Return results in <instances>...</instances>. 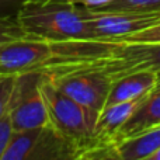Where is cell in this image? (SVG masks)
Returning a JSON list of instances; mask_svg holds the SVG:
<instances>
[{
	"label": "cell",
	"mask_w": 160,
	"mask_h": 160,
	"mask_svg": "<svg viewBox=\"0 0 160 160\" xmlns=\"http://www.w3.org/2000/svg\"><path fill=\"white\" fill-rule=\"evenodd\" d=\"M16 17L24 31L42 39H98L83 6L73 0H22Z\"/></svg>",
	"instance_id": "cell-1"
},
{
	"label": "cell",
	"mask_w": 160,
	"mask_h": 160,
	"mask_svg": "<svg viewBox=\"0 0 160 160\" xmlns=\"http://www.w3.org/2000/svg\"><path fill=\"white\" fill-rule=\"evenodd\" d=\"M41 88L47 101L51 124L62 133L82 146L83 156L98 145L96 141V125L100 112L87 108L61 90L52 80L42 76Z\"/></svg>",
	"instance_id": "cell-2"
},
{
	"label": "cell",
	"mask_w": 160,
	"mask_h": 160,
	"mask_svg": "<svg viewBox=\"0 0 160 160\" xmlns=\"http://www.w3.org/2000/svg\"><path fill=\"white\" fill-rule=\"evenodd\" d=\"M83 149L52 124L14 131L2 160H82Z\"/></svg>",
	"instance_id": "cell-3"
},
{
	"label": "cell",
	"mask_w": 160,
	"mask_h": 160,
	"mask_svg": "<svg viewBox=\"0 0 160 160\" xmlns=\"http://www.w3.org/2000/svg\"><path fill=\"white\" fill-rule=\"evenodd\" d=\"M42 75L25 72L16 75L8 101L14 131H25L51 124L47 101L41 88Z\"/></svg>",
	"instance_id": "cell-4"
},
{
	"label": "cell",
	"mask_w": 160,
	"mask_h": 160,
	"mask_svg": "<svg viewBox=\"0 0 160 160\" xmlns=\"http://www.w3.org/2000/svg\"><path fill=\"white\" fill-rule=\"evenodd\" d=\"M84 11L94 37L114 42L145 30L160 20V11L102 10L88 7H84Z\"/></svg>",
	"instance_id": "cell-5"
},
{
	"label": "cell",
	"mask_w": 160,
	"mask_h": 160,
	"mask_svg": "<svg viewBox=\"0 0 160 160\" xmlns=\"http://www.w3.org/2000/svg\"><path fill=\"white\" fill-rule=\"evenodd\" d=\"M49 80L80 104L101 112L107 104L114 76L107 69H91Z\"/></svg>",
	"instance_id": "cell-6"
},
{
	"label": "cell",
	"mask_w": 160,
	"mask_h": 160,
	"mask_svg": "<svg viewBox=\"0 0 160 160\" xmlns=\"http://www.w3.org/2000/svg\"><path fill=\"white\" fill-rule=\"evenodd\" d=\"M107 70L114 80L136 70H155L160 75L159 44H122L117 42Z\"/></svg>",
	"instance_id": "cell-7"
},
{
	"label": "cell",
	"mask_w": 160,
	"mask_h": 160,
	"mask_svg": "<svg viewBox=\"0 0 160 160\" xmlns=\"http://www.w3.org/2000/svg\"><path fill=\"white\" fill-rule=\"evenodd\" d=\"M146 96L141 97V98L129 100V101L105 105L97 119L96 141L102 145H118L119 131L132 117V114L141 105V102L143 101Z\"/></svg>",
	"instance_id": "cell-8"
},
{
	"label": "cell",
	"mask_w": 160,
	"mask_h": 160,
	"mask_svg": "<svg viewBox=\"0 0 160 160\" xmlns=\"http://www.w3.org/2000/svg\"><path fill=\"white\" fill-rule=\"evenodd\" d=\"M159 84V73L155 70H136L117 78L111 84L107 104L129 101L149 94Z\"/></svg>",
	"instance_id": "cell-9"
},
{
	"label": "cell",
	"mask_w": 160,
	"mask_h": 160,
	"mask_svg": "<svg viewBox=\"0 0 160 160\" xmlns=\"http://www.w3.org/2000/svg\"><path fill=\"white\" fill-rule=\"evenodd\" d=\"M156 125H160V75L158 87L145 97L141 105L119 131L118 142L129 136L138 135Z\"/></svg>",
	"instance_id": "cell-10"
},
{
	"label": "cell",
	"mask_w": 160,
	"mask_h": 160,
	"mask_svg": "<svg viewBox=\"0 0 160 160\" xmlns=\"http://www.w3.org/2000/svg\"><path fill=\"white\" fill-rule=\"evenodd\" d=\"M119 160H149L160 149V125L118 142Z\"/></svg>",
	"instance_id": "cell-11"
},
{
	"label": "cell",
	"mask_w": 160,
	"mask_h": 160,
	"mask_svg": "<svg viewBox=\"0 0 160 160\" xmlns=\"http://www.w3.org/2000/svg\"><path fill=\"white\" fill-rule=\"evenodd\" d=\"M28 37L16 16H0V45Z\"/></svg>",
	"instance_id": "cell-12"
},
{
	"label": "cell",
	"mask_w": 160,
	"mask_h": 160,
	"mask_svg": "<svg viewBox=\"0 0 160 160\" xmlns=\"http://www.w3.org/2000/svg\"><path fill=\"white\" fill-rule=\"evenodd\" d=\"M102 10H129V11H160V0H115L101 7Z\"/></svg>",
	"instance_id": "cell-13"
},
{
	"label": "cell",
	"mask_w": 160,
	"mask_h": 160,
	"mask_svg": "<svg viewBox=\"0 0 160 160\" xmlns=\"http://www.w3.org/2000/svg\"><path fill=\"white\" fill-rule=\"evenodd\" d=\"M117 42L122 44H159L160 42V20L153 25L145 28L142 31L128 35Z\"/></svg>",
	"instance_id": "cell-14"
},
{
	"label": "cell",
	"mask_w": 160,
	"mask_h": 160,
	"mask_svg": "<svg viewBox=\"0 0 160 160\" xmlns=\"http://www.w3.org/2000/svg\"><path fill=\"white\" fill-rule=\"evenodd\" d=\"M13 133H14V128L7 107V110L0 115V160L3 159V155H4L6 149H7L8 143H10L11 138H13Z\"/></svg>",
	"instance_id": "cell-15"
},
{
	"label": "cell",
	"mask_w": 160,
	"mask_h": 160,
	"mask_svg": "<svg viewBox=\"0 0 160 160\" xmlns=\"http://www.w3.org/2000/svg\"><path fill=\"white\" fill-rule=\"evenodd\" d=\"M16 75L13 73H3L0 72V115L7 110L10 96L13 91Z\"/></svg>",
	"instance_id": "cell-16"
},
{
	"label": "cell",
	"mask_w": 160,
	"mask_h": 160,
	"mask_svg": "<svg viewBox=\"0 0 160 160\" xmlns=\"http://www.w3.org/2000/svg\"><path fill=\"white\" fill-rule=\"evenodd\" d=\"M76 4L83 6V7H88V8H101L105 6L114 3L115 0H73Z\"/></svg>",
	"instance_id": "cell-17"
},
{
	"label": "cell",
	"mask_w": 160,
	"mask_h": 160,
	"mask_svg": "<svg viewBox=\"0 0 160 160\" xmlns=\"http://www.w3.org/2000/svg\"><path fill=\"white\" fill-rule=\"evenodd\" d=\"M22 0H0V11L10 10V8H18Z\"/></svg>",
	"instance_id": "cell-18"
},
{
	"label": "cell",
	"mask_w": 160,
	"mask_h": 160,
	"mask_svg": "<svg viewBox=\"0 0 160 160\" xmlns=\"http://www.w3.org/2000/svg\"><path fill=\"white\" fill-rule=\"evenodd\" d=\"M149 160H160V149L155 153V155H152V158H150Z\"/></svg>",
	"instance_id": "cell-19"
}]
</instances>
